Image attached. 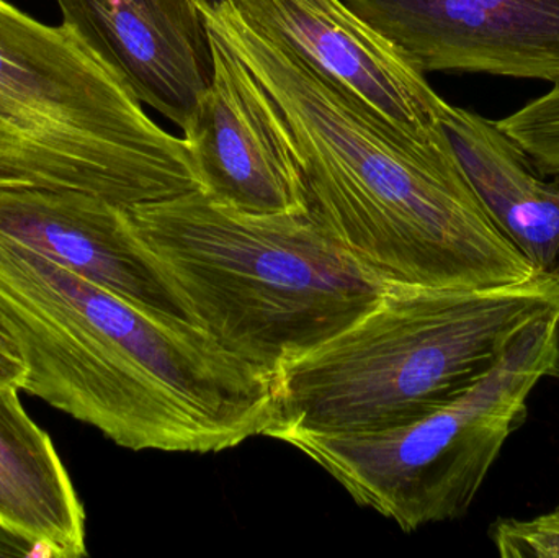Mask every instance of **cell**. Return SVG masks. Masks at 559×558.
Here are the masks:
<instances>
[{"label": "cell", "mask_w": 559, "mask_h": 558, "mask_svg": "<svg viewBox=\"0 0 559 558\" xmlns=\"http://www.w3.org/2000/svg\"><path fill=\"white\" fill-rule=\"evenodd\" d=\"M496 123L532 157L542 174L559 176V82Z\"/></svg>", "instance_id": "5bb4252c"}, {"label": "cell", "mask_w": 559, "mask_h": 558, "mask_svg": "<svg viewBox=\"0 0 559 558\" xmlns=\"http://www.w3.org/2000/svg\"><path fill=\"white\" fill-rule=\"evenodd\" d=\"M0 321L22 392L130 451L210 454L264 436L272 377L177 314L138 307L0 233Z\"/></svg>", "instance_id": "7a4b0ae2"}, {"label": "cell", "mask_w": 559, "mask_h": 558, "mask_svg": "<svg viewBox=\"0 0 559 558\" xmlns=\"http://www.w3.org/2000/svg\"><path fill=\"white\" fill-rule=\"evenodd\" d=\"M442 128L469 186L501 231L537 269L559 259V176L548 180L496 121L447 102Z\"/></svg>", "instance_id": "7c38bea8"}, {"label": "cell", "mask_w": 559, "mask_h": 558, "mask_svg": "<svg viewBox=\"0 0 559 558\" xmlns=\"http://www.w3.org/2000/svg\"><path fill=\"white\" fill-rule=\"evenodd\" d=\"M206 32L212 82L182 131L200 190L254 215L306 213L298 174L262 110L248 71L212 29Z\"/></svg>", "instance_id": "30bf717a"}, {"label": "cell", "mask_w": 559, "mask_h": 558, "mask_svg": "<svg viewBox=\"0 0 559 558\" xmlns=\"http://www.w3.org/2000/svg\"><path fill=\"white\" fill-rule=\"evenodd\" d=\"M502 558H559V508L531 520H499L489 530Z\"/></svg>", "instance_id": "9a60e30c"}, {"label": "cell", "mask_w": 559, "mask_h": 558, "mask_svg": "<svg viewBox=\"0 0 559 558\" xmlns=\"http://www.w3.org/2000/svg\"><path fill=\"white\" fill-rule=\"evenodd\" d=\"M551 277L557 278V281L559 282V259H558L557 268H555V271H554V274H551Z\"/></svg>", "instance_id": "e0dca14e"}, {"label": "cell", "mask_w": 559, "mask_h": 558, "mask_svg": "<svg viewBox=\"0 0 559 558\" xmlns=\"http://www.w3.org/2000/svg\"><path fill=\"white\" fill-rule=\"evenodd\" d=\"M248 71L301 182L306 215L384 285L511 287L537 269L469 186L445 133L397 130L225 0H199Z\"/></svg>", "instance_id": "6da1fadb"}, {"label": "cell", "mask_w": 559, "mask_h": 558, "mask_svg": "<svg viewBox=\"0 0 559 558\" xmlns=\"http://www.w3.org/2000/svg\"><path fill=\"white\" fill-rule=\"evenodd\" d=\"M127 210L187 320L271 377L386 287L306 213L254 215L202 190Z\"/></svg>", "instance_id": "3957f363"}, {"label": "cell", "mask_w": 559, "mask_h": 558, "mask_svg": "<svg viewBox=\"0 0 559 558\" xmlns=\"http://www.w3.org/2000/svg\"><path fill=\"white\" fill-rule=\"evenodd\" d=\"M420 72L559 82V0H344Z\"/></svg>", "instance_id": "52a82bcc"}, {"label": "cell", "mask_w": 559, "mask_h": 558, "mask_svg": "<svg viewBox=\"0 0 559 558\" xmlns=\"http://www.w3.org/2000/svg\"><path fill=\"white\" fill-rule=\"evenodd\" d=\"M61 22L81 33L123 75L141 104L189 127L212 82L213 58L199 0H55Z\"/></svg>", "instance_id": "9c48e42d"}, {"label": "cell", "mask_w": 559, "mask_h": 558, "mask_svg": "<svg viewBox=\"0 0 559 558\" xmlns=\"http://www.w3.org/2000/svg\"><path fill=\"white\" fill-rule=\"evenodd\" d=\"M558 308L551 275L486 290L388 284L354 323L280 367L264 436L354 435L423 418L472 389L522 328Z\"/></svg>", "instance_id": "277c9868"}, {"label": "cell", "mask_w": 559, "mask_h": 558, "mask_svg": "<svg viewBox=\"0 0 559 558\" xmlns=\"http://www.w3.org/2000/svg\"><path fill=\"white\" fill-rule=\"evenodd\" d=\"M0 385V526L41 557L87 556L85 510L51 436Z\"/></svg>", "instance_id": "4fadbf2b"}, {"label": "cell", "mask_w": 559, "mask_h": 558, "mask_svg": "<svg viewBox=\"0 0 559 558\" xmlns=\"http://www.w3.org/2000/svg\"><path fill=\"white\" fill-rule=\"evenodd\" d=\"M0 189L75 190L131 209L200 190L183 138L81 33L0 0Z\"/></svg>", "instance_id": "5b68a950"}, {"label": "cell", "mask_w": 559, "mask_h": 558, "mask_svg": "<svg viewBox=\"0 0 559 558\" xmlns=\"http://www.w3.org/2000/svg\"><path fill=\"white\" fill-rule=\"evenodd\" d=\"M0 233L138 307L186 318L123 206L75 190L0 189Z\"/></svg>", "instance_id": "8fae6325"}, {"label": "cell", "mask_w": 559, "mask_h": 558, "mask_svg": "<svg viewBox=\"0 0 559 558\" xmlns=\"http://www.w3.org/2000/svg\"><path fill=\"white\" fill-rule=\"evenodd\" d=\"M246 23L292 49L397 130L442 133L447 102L344 0H225Z\"/></svg>", "instance_id": "ba28073f"}, {"label": "cell", "mask_w": 559, "mask_h": 558, "mask_svg": "<svg viewBox=\"0 0 559 558\" xmlns=\"http://www.w3.org/2000/svg\"><path fill=\"white\" fill-rule=\"evenodd\" d=\"M25 380V360L12 334L0 321V385L16 387L22 392Z\"/></svg>", "instance_id": "2e32d148"}, {"label": "cell", "mask_w": 559, "mask_h": 558, "mask_svg": "<svg viewBox=\"0 0 559 558\" xmlns=\"http://www.w3.org/2000/svg\"><path fill=\"white\" fill-rule=\"evenodd\" d=\"M545 379H559V308L522 328L479 382L423 418L381 431L298 432L280 441L328 472L355 503L413 533L468 513Z\"/></svg>", "instance_id": "8992f818"}]
</instances>
